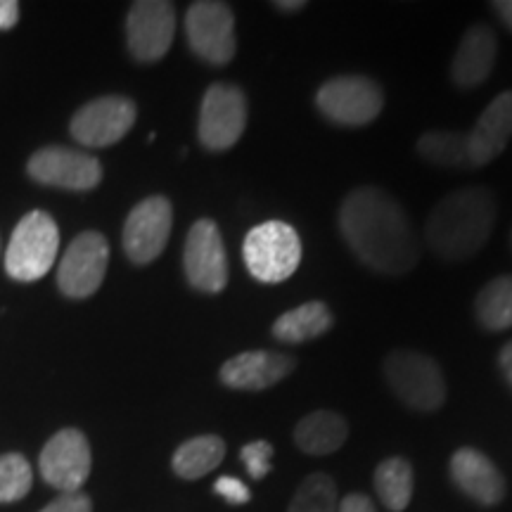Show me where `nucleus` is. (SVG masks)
I'll return each instance as SVG.
<instances>
[{
	"mask_svg": "<svg viewBox=\"0 0 512 512\" xmlns=\"http://www.w3.org/2000/svg\"><path fill=\"white\" fill-rule=\"evenodd\" d=\"M337 512H377V510L368 496L349 494L342 503H337Z\"/></svg>",
	"mask_w": 512,
	"mask_h": 512,
	"instance_id": "obj_31",
	"label": "nucleus"
},
{
	"mask_svg": "<svg viewBox=\"0 0 512 512\" xmlns=\"http://www.w3.org/2000/svg\"><path fill=\"white\" fill-rule=\"evenodd\" d=\"M418 152L422 159L444 169H465L470 166L467 159V136L453 131H427L418 138Z\"/></svg>",
	"mask_w": 512,
	"mask_h": 512,
	"instance_id": "obj_25",
	"label": "nucleus"
},
{
	"mask_svg": "<svg viewBox=\"0 0 512 512\" xmlns=\"http://www.w3.org/2000/svg\"><path fill=\"white\" fill-rule=\"evenodd\" d=\"M347 437V420L335 411H313L294 430V441L309 456H330L344 446Z\"/></svg>",
	"mask_w": 512,
	"mask_h": 512,
	"instance_id": "obj_20",
	"label": "nucleus"
},
{
	"mask_svg": "<svg viewBox=\"0 0 512 512\" xmlns=\"http://www.w3.org/2000/svg\"><path fill=\"white\" fill-rule=\"evenodd\" d=\"M247 95L235 83H211L200 105L197 136L204 150L226 152L238 145L247 128Z\"/></svg>",
	"mask_w": 512,
	"mask_h": 512,
	"instance_id": "obj_7",
	"label": "nucleus"
},
{
	"mask_svg": "<svg viewBox=\"0 0 512 512\" xmlns=\"http://www.w3.org/2000/svg\"><path fill=\"white\" fill-rule=\"evenodd\" d=\"M183 268L190 287L204 294H219L228 285V254L221 230L211 219L192 223L183 249Z\"/></svg>",
	"mask_w": 512,
	"mask_h": 512,
	"instance_id": "obj_9",
	"label": "nucleus"
},
{
	"mask_svg": "<svg viewBox=\"0 0 512 512\" xmlns=\"http://www.w3.org/2000/svg\"><path fill=\"white\" fill-rule=\"evenodd\" d=\"M27 171L41 185L74 192L93 190L102 181V166L98 159L62 145H50L34 152Z\"/></svg>",
	"mask_w": 512,
	"mask_h": 512,
	"instance_id": "obj_13",
	"label": "nucleus"
},
{
	"mask_svg": "<svg viewBox=\"0 0 512 512\" xmlns=\"http://www.w3.org/2000/svg\"><path fill=\"white\" fill-rule=\"evenodd\" d=\"M41 512H93V501L81 491H76V494L57 496Z\"/></svg>",
	"mask_w": 512,
	"mask_h": 512,
	"instance_id": "obj_30",
	"label": "nucleus"
},
{
	"mask_svg": "<svg viewBox=\"0 0 512 512\" xmlns=\"http://www.w3.org/2000/svg\"><path fill=\"white\" fill-rule=\"evenodd\" d=\"M19 22V5L15 0H0V31H8Z\"/></svg>",
	"mask_w": 512,
	"mask_h": 512,
	"instance_id": "obj_32",
	"label": "nucleus"
},
{
	"mask_svg": "<svg viewBox=\"0 0 512 512\" xmlns=\"http://www.w3.org/2000/svg\"><path fill=\"white\" fill-rule=\"evenodd\" d=\"M316 107L337 126H368L380 117L384 93L377 81L361 74H344L325 81L316 93Z\"/></svg>",
	"mask_w": 512,
	"mask_h": 512,
	"instance_id": "obj_6",
	"label": "nucleus"
},
{
	"mask_svg": "<svg viewBox=\"0 0 512 512\" xmlns=\"http://www.w3.org/2000/svg\"><path fill=\"white\" fill-rule=\"evenodd\" d=\"M375 491L392 512H403L413 498V467L403 458H389L377 465Z\"/></svg>",
	"mask_w": 512,
	"mask_h": 512,
	"instance_id": "obj_24",
	"label": "nucleus"
},
{
	"mask_svg": "<svg viewBox=\"0 0 512 512\" xmlns=\"http://www.w3.org/2000/svg\"><path fill=\"white\" fill-rule=\"evenodd\" d=\"M494 10L498 12V17L503 19V24L512 31V0H496Z\"/></svg>",
	"mask_w": 512,
	"mask_h": 512,
	"instance_id": "obj_35",
	"label": "nucleus"
},
{
	"mask_svg": "<svg viewBox=\"0 0 512 512\" xmlns=\"http://www.w3.org/2000/svg\"><path fill=\"white\" fill-rule=\"evenodd\" d=\"M273 8L278 12H285V15H294V12L304 10L306 3L304 0H275Z\"/></svg>",
	"mask_w": 512,
	"mask_h": 512,
	"instance_id": "obj_34",
	"label": "nucleus"
},
{
	"mask_svg": "<svg viewBox=\"0 0 512 512\" xmlns=\"http://www.w3.org/2000/svg\"><path fill=\"white\" fill-rule=\"evenodd\" d=\"M496 214V197L489 188L448 192L427 219V245L444 261L472 259L489 242Z\"/></svg>",
	"mask_w": 512,
	"mask_h": 512,
	"instance_id": "obj_2",
	"label": "nucleus"
},
{
	"mask_svg": "<svg viewBox=\"0 0 512 512\" xmlns=\"http://www.w3.org/2000/svg\"><path fill=\"white\" fill-rule=\"evenodd\" d=\"M60 249V228L46 211H31L12 230L5 252V271L19 283L41 280L57 259Z\"/></svg>",
	"mask_w": 512,
	"mask_h": 512,
	"instance_id": "obj_5",
	"label": "nucleus"
},
{
	"mask_svg": "<svg viewBox=\"0 0 512 512\" xmlns=\"http://www.w3.org/2000/svg\"><path fill=\"white\" fill-rule=\"evenodd\" d=\"M465 136L470 169H482L494 162L512 138V91L496 95Z\"/></svg>",
	"mask_w": 512,
	"mask_h": 512,
	"instance_id": "obj_17",
	"label": "nucleus"
},
{
	"mask_svg": "<svg viewBox=\"0 0 512 512\" xmlns=\"http://www.w3.org/2000/svg\"><path fill=\"white\" fill-rule=\"evenodd\" d=\"M185 36L192 53L211 67H226L238 53L235 12L221 0L192 3L185 15Z\"/></svg>",
	"mask_w": 512,
	"mask_h": 512,
	"instance_id": "obj_8",
	"label": "nucleus"
},
{
	"mask_svg": "<svg viewBox=\"0 0 512 512\" xmlns=\"http://www.w3.org/2000/svg\"><path fill=\"white\" fill-rule=\"evenodd\" d=\"M451 477L465 496L479 505H496L505 496V482L498 467L475 448H458L451 458Z\"/></svg>",
	"mask_w": 512,
	"mask_h": 512,
	"instance_id": "obj_19",
	"label": "nucleus"
},
{
	"mask_svg": "<svg viewBox=\"0 0 512 512\" xmlns=\"http://www.w3.org/2000/svg\"><path fill=\"white\" fill-rule=\"evenodd\" d=\"M337 221L344 242L370 271L403 275L418 264V235L389 192L373 185L351 190L339 207Z\"/></svg>",
	"mask_w": 512,
	"mask_h": 512,
	"instance_id": "obj_1",
	"label": "nucleus"
},
{
	"mask_svg": "<svg viewBox=\"0 0 512 512\" xmlns=\"http://www.w3.org/2000/svg\"><path fill=\"white\" fill-rule=\"evenodd\" d=\"M498 366H501L505 380L512 387V339L501 349V356H498Z\"/></svg>",
	"mask_w": 512,
	"mask_h": 512,
	"instance_id": "obj_33",
	"label": "nucleus"
},
{
	"mask_svg": "<svg viewBox=\"0 0 512 512\" xmlns=\"http://www.w3.org/2000/svg\"><path fill=\"white\" fill-rule=\"evenodd\" d=\"M110 264V245L102 233H81L57 266V287L69 299H88L100 290Z\"/></svg>",
	"mask_w": 512,
	"mask_h": 512,
	"instance_id": "obj_10",
	"label": "nucleus"
},
{
	"mask_svg": "<svg viewBox=\"0 0 512 512\" xmlns=\"http://www.w3.org/2000/svg\"><path fill=\"white\" fill-rule=\"evenodd\" d=\"M91 465V444H88L86 434L74 427H67L50 437L41 451V460H38L43 479L62 494L81 491V486L91 475Z\"/></svg>",
	"mask_w": 512,
	"mask_h": 512,
	"instance_id": "obj_12",
	"label": "nucleus"
},
{
	"mask_svg": "<svg viewBox=\"0 0 512 512\" xmlns=\"http://www.w3.org/2000/svg\"><path fill=\"white\" fill-rule=\"evenodd\" d=\"M287 512H337V486L332 477L323 472L306 477Z\"/></svg>",
	"mask_w": 512,
	"mask_h": 512,
	"instance_id": "obj_26",
	"label": "nucleus"
},
{
	"mask_svg": "<svg viewBox=\"0 0 512 512\" xmlns=\"http://www.w3.org/2000/svg\"><path fill=\"white\" fill-rule=\"evenodd\" d=\"M498 57V38L486 24L465 31L451 62V76L458 88H475L489 79Z\"/></svg>",
	"mask_w": 512,
	"mask_h": 512,
	"instance_id": "obj_18",
	"label": "nucleus"
},
{
	"mask_svg": "<svg viewBox=\"0 0 512 512\" xmlns=\"http://www.w3.org/2000/svg\"><path fill=\"white\" fill-rule=\"evenodd\" d=\"M475 316L479 325L489 332L512 328V275H498L479 290Z\"/></svg>",
	"mask_w": 512,
	"mask_h": 512,
	"instance_id": "obj_23",
	"label": "nucleus"
},
{
	"mask_svg": "<svg viewBox=\"0 0 512 512\" xmlns=\"http://www.w3.org/2000/svg\"><path fill=\"white\" fill-rule=\"evenodd\" d=\"M275 448L271 441H252V444L242 446L240 458L247 467V475L256 479H264L268 472H271V458H273Z\"/></svg>",
	"mask_w": 512,
	"mask_h": 512,
	"instance_id": "obj_28",
	"label": "nucleus"
},
{
	"mask_svg": "<svg viewBox=\"0 0 512 512\" xmlns=\"http://www.w3.org/2000/svg\"><path fill=\"white\" fill-rule=\"evenodd\" d=\"M294 370V358L283 351H242L221 366V382L238 392H264Z\"/></svg>",
	"mask_w": 512,
	"mask_h": 512,
	"instance_id": "obj_16",
	"label": "nucleus"
},
{
	"mask_svg": "<svg viewBox=\"0 0 512 512\" xmlns=\"http://www.w3.org/2000/svg\"><path fill=\"white\" fill-rule=\"evenodd\" d=\"M136 117V102L124 95H105L74 114L72 136L86 147H110L131 131Z\"/></svg>",
	"mask_w": 512,
	"mask_h": 512,
	"instance_id": "obj_15",
	"label": "nucleus"
},
{
	"mask_svg": "<svg viewBox=\"0 0 512 512\" xmlns=\"http://www.w3.org/2000/svg\"><path fill=\"white\" fill-rule=\"evenodd\" d=\"M384 377L396 399L420 413L444 406L446 382L439 363L415 349H394L384 358Z\"/></svg>",
	"mask_w": 512,
	"mask_h": 512,
	"instance_id": "obj_4",
	"label": "nucleus"
},
{
	"mask_svg": "<svg viewBox=\"0 0 512 512\" xmlns=\"http://www.w3.org/2000/svg\"><path fill=\"white\" fill-rule=\"evenodd\" d=\"M332 328V311L325 302H306L297 309L285 311L273 323V337L283 344H304Z\"/></svg>",
	"mask_w": 512,
	"mask_h": 512,
	"instance_id": "obj_21",
	"label": "nucleus"
},
{
	"mask_svg": "<svg viewBox=\"0 0 512 512\" xmlns=\"http://www.w3.org/2000/svg\"><path fill=\"white\" fill-rule=\"evenodd\" d=\"M242 256L252 278L266 285H278L292 278L302 264V240L290 223L266 221L249 230Z\"/></svg>",
	"mask_w": 512,
	"mask_h": 512,
	"instance_id": "obj_3",
	"label": "nucleus"
},
{
	"mask_svg": "<svg viewBox=\"0 0 512 512\" xmlns=\"http://www.w3.org/2000/svg\"><path fill=\"white\" fill-rule=\"evenodd\" d=\"M510 240H512V235H510Z\"/></svg>",
	"mask_w": 512,
	"mask_h": 512,
	"instance_id": "obj_36",
	"label": "nucleus"
},
{
	"mask_svg": "<svg viewBox=\"0 0 512 512\" xmlns=\"http://www.w3.org/2000/svg\"><path fill=\"white\" fill-rule=\"evenodd\" d=\"M176 34V10L166 0H138L126 17V41L138 62H157L169 53Z\"/></svg>",
	"mask_w": 512,
	"mask_h": 512,
	"instance_id": "obj_14",
	"label": "nucleus"
},
{
	"mask_svg": "<svg viewBox=\"0 0 512 512\" xmlns=\"http://www.w3.org/2000/svg\"><path fill=\"white\" fill-rule=\"evenodd\" d=\"M174 226V207L162 195L147 197L131 209L124 223V252L133 264H152L157 256H162L166 242L171 238Z\"/></svg>",
	"mask_w": 512,
	"mask_h": 512,
	"instance_id": "obj_11",
	"label": "nucleus"
},
{
	"mask_svg": "<svg viewBox=\"0 0 512 512\" xmlns=\"http://www.w3.org/2000/svg\"><path fill=\"white\" fill-rule=\"evenodd\" d=\"M34 470L29 460L19 453L0 456V503H17L31 491Z\"/></svg>",
	"mask_w": 512,
	"mask_h": 512,
	"instance_id": "obj_27",
	"label": "nucleus"
},
{
	"mask_svg": "<svg viewBox=\"0 0 512 512\" xmlns=\"http://www.w3.org/2000/svg\"><path fill=\"white\" fill-rule=\"evenodd\" d=\"M214 491L230 505H245L252 501V491H249V486L235 477L216 479Z\"/></svg>",
	"mask_w": 512,
	"mask_h": 512,
	"instance_id": "obj_29",
	"label": "nucleus"
},
{
	"mask_svg": "<svg viewBox=\"0 0 512 512\" xmlns=\"http://www.w3.org/2000/svg\"><path fill=\"white\" fill-rule=\"evenodd\" d=\"M226 458V444L216 434H202V437L188 439L185 444L176 448L171 467L181 479H202L211 470L221 465Z\"/></svg>",
	"mask_w": 512,
	"mask_h": 512,
	"instance_id": "obj_22",
	"label": "nucleus"
}]
</instances>
